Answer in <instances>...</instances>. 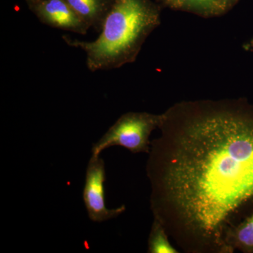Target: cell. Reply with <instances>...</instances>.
I'll return each instance as SVG.
<instances>
[{
  "label": "cell",
  "mask_w": 253,
  "mask_h": 253,
  "mask_svg": "<svg viewBox=\"0 0 253 253\" xmlns=\"http://www.w3.org/2000/svg\"><path fill=\"white\" fill-rule=\"evenodd\" d=\"M41 1H42V0H27L28 2L31 4V6L37 4V3L40 2Z\"/></svg>",
  "instance_id": "cell-10"
},
{
  "label": "cell",
  "mask_w": 253,
  "mask_h": 253,
  "mask_svg": "<svg viewBox=\"0 0 253 253\" xmlns=\"http://www.w3.org/2000/svg\"><path fill=\"white\" fill-rule=\"evenodd\" d=\"M31 7L38 19L50 27L81 35L90 28L65 0H42Z\"/></svg>",
  "instance_id": "cell-5"
},
{
  "label": "cell",
  "mask_w": 253,
  "mask_h": 253,
  "mask_svg": "<svg viewBox=\"0 0 253 253\" xmlns=\"http://www.w3.org/2000/svg\"><path fill=\"white\" fill-rule=\"evenodd\" d=\"M161 121L162 114L129 112L123 115L93 146L92 156H99L104 150L113 146H123L133 154H149L150 136Z\"/></svg>",
  "instance_id": "cell-3"
},
{
  "label": "cell",
  "mask_w": 253,
  "mask_h": 253,
  "mask_svg": "<svg viewBox=\"0 0 253 253\" xmlns=\"http://www.w3.org/2000/svg\"><path fill=\"white\" fill-rule=\"evenodd\" d=\"M150 253H178L179 251L175 249L169 242L168 234L162 223L158 219H155L149 238V249Z\"/></svg>",
  "instance_id": "cell-7"
},
{
  "label": "cell",
  "mask_w": 253,
  "mask_h": 253,
  "mask_svg": "<svg viewBox=\"0 0 253 253\" xmlns=\"http://www.w3.org/2000/svg\"><path fill=\"white\" fill-rule=\"evenodd\" d=\"M229 243L233 252L236 248L245 251L253 250V214L244 222L236 226L231 233Z\"/></svg>",
  "instance_id": "cell-8"
},
{
  "label": "cell",
  "mask_w": 253,
  "mask_h": 253,
  "mask_svg": "<svg viewBox=\"0 0 253 253\" xmlns=\"http://www.w3.org/2000/svg\"><path fill=\"white\" fill-rule=\"evenodd\" d=\"M177 7L194 10L205 15H216L222 12L226 5L223 0H173Z\"/></svg>",
  "instance_id": "cell-9"
},
{
  "label": "cell",
  "mask_w": 253,
  "mask_h": 253,
  "mask_svg": "<svg viewBox=\"0 0 253 253\" xmlns=\"http://www.w3.org/2000/svg\"><path fill=\"white\" fill-rule=\"evenodd\" d=\"M68 5L84 21L97 31H101L103 24L112 4L106 0H65Z\"/></svg>",
  "instance_id": "cell-6"
},
{
  "label": "cell",
  "mask_w": 253,
  "mask_h": 253,
  "mask_svg": "<svg viewBox=\"0 0 253 253\" xmlns=\"http://www.w3.org/2000/svg\"><path fill=\"white\" fill-rule=\"evenodd\" d=\"M105 163L99 156H91L86 168L83 201L88 216L94 222H102L117 217L126 211V206L109 209L106 207Z\"/></svg>",
  "instance_id": "cell-4"
},
{
  "label": "cell",
  "mask_w": 253,
  "mask_h": 253,
  "mask_svg": "<svg viewBox=\"0 0 253 253\" xmlns=\"http://www.w3.org/2000/svg\"><path fill=\"white\" fill-rule=\"evenodd\" d=\"M159 24V12L149 0H114L97 39L84 42L65 36L63 40L84 51L89 71H107L134 62Z\"/></svg>",
  "instance_id": "cell-2"
},
{
  "label": "cell",
  "mask_w": 253,
  "mask_h": 253,
  "mask_svg": "<svg viewBox=\"0 0 253 253\" xmlns=\"http://www.w3.org/2000/svg\"><path fill=\"white\" fill-rule=\"evenodd\" d=\"M151 142V208L189 253H233L240 210L253 201V117L226 101L176 104Z\"/></svg>",
  "instance_id": "cell-1"
}]
</instances>
